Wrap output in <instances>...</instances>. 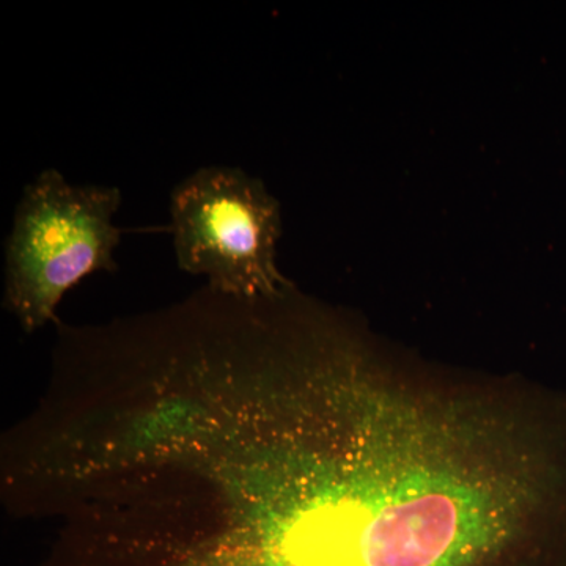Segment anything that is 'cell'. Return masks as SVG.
Wrapping results in <instances>:
<instances>
[{"mask_svg":"<svg viewBox=\"0 0 566 566\" xmlns=\"http://www.w3.org/2000/svg\"><path fill=\"white\" fill-rule=\"evenodd\" d=\"M549 494L515 382L400 356L312 303L164 416L128 566H534Z\"/></svg>","mask_w":566,"mask_h":566,"instance_id":"6da1fadb","label":"cell"},{"mask_svg":"<svg viewBox=\"0 0 566 566\" xmlns=\"http://www.w3.org/2000/svg\"><path fill=\"white\" fill-rule=\"evenodd\" d=\"M122 203L115 186L73 185L43 170L22 191L6 245L3 305L25 334L54 322L65 294L99 271L117 270Z\"/></svg>","mask_w":566,"mask_h":566,"instance_id":"7a4b0ae2","label":"cell"},{"mask_svg":"<svg viewBox=\"0 0 566 566\" xmlns=\"http://www.w3.org/2000/svg\"><path fill=\"white\" fill-rule=\"evenodd\" d=\"M170 227L178 266L207 277L212 292L260 300L292 285L275 264L277 200L241 169L203 167L186 177L170 197Z\"/></svg>","mask_w":566,"mask_h":566,"instance_id":"3957f363","label":"cell"}]
</instances>
